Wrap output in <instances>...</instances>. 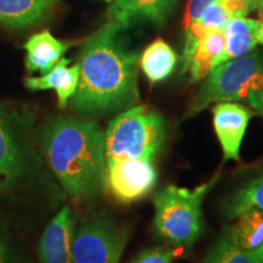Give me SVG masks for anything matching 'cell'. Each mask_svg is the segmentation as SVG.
<instances>
[{
  "mask_svg": "<svg viewBox=\"0 0 263 263\" xmlns=\"http://www.w3.org/2000/svg\"><path fill=\"white\" fill-rule=\"evenodd\" d=\"M122 31L118 25L107 21L82 48L80 82L68 101L78 116H106L139 103V59L121 39Z\"/></svg>",
  "mask_w": 263,
  "mask_h": 263,
  "instance_id": "obj_1",
  "label": "cell"
},
{
  "mask_svg": "<svg viewBox=\"0 0 263 263\" xmlns=\"http://www.w3.org/2000/svg\"><path fill=\"white\" fill-rule=\"evenodd\" d=\"M42 134L50 170L68 195L89 201L106 190L105 133L95 121L55 115Z\"/></svg>",
  "mask_w": 263,
  "mask_h": 263,
  "instance_id": "obj_2",
  "label": "cell"
},
{
  "mask_svg": "<svg viewBox=\"0 0 263 263\" xmlns=\"http://www.w3.org/2000/svg\"><path fill=\"white\" fill-rule=\"evenodd\" d=\"M217 103H244L263 115V51L252 50L213 68L190 101L185 117Z\"/></svg>",
  "mask_w": 263,
  "mask_h": 263,
  "instance_id": "obj_3",
  "label": "cell"
},
{
  "mask_svg": "<svg viewBox=\"0 0 263 263\" xmlns=\"http://www.w3.org/2000/svg\"><path fill=\"white\" fill-rule=\"evenodd\" d=\"M221 178L217 172L211 179L194 189L167 185L154 197V228L157 236L177 248H192L205 229L202 202Z\"/></svg>",
  "mask_w": 263,
  "mask_h": 263,
  "instance_id": "obj_4",
  "label": "cell"
},
{
  "mask_svg": "<svg viewBox=\"0 0 263 263\" xmlns=\"http://www.w3.org/2000/svg\"><path fill=\"white\" fill-rule=\"evenodd\" d=\"M105 133V159H140L154 162L166 140L162 115L146 105H134L108 123Z\"/></svg>",
  "mask_w": 263,
  "mask_h": 263,
  "instance_id": "obj_5",
  "label": "cell"
},
{
  "mask_svg": "<svg viewBox=\"0 0 263 263\" xmlns=\"http://www.w3.org/2000/svg\"><path fill=\"white\" fill-rule=\"evenodd\" d=\"M128 239L127 228L100 213L76 227L70 263H120Z\"/></svg>",
  "mask_w": 263,
  "mask_h": 263,
  "instance_id": "obj_6",
  "label": "cell"
},
{
  "mask_svg": "<svg viewBox=\"0 0 263 263\" xmlns=\"http://www.w3.org/2000/svg\"><path fill=\"white\" fill-rule=\"evenodd\" d=\"M157 183L154 162L140 159H115L106 161V189L123 203L145 197Z\"/></svg>",
  "mask_w": 263,
  "mask_h": 263,
  "instance_id": "obj_7",
  "label": "cell"
},
{
  "mask_svg": "<svg viewBox=\"0 0 263 263\" xmlns=\"http://www.w3.org/2000/svg\"><path fill=\"white\" fill-rule=\"evenodd\" d=\"M15 115L0 104V194L14 188L26 172V155Z\"/></svg>",
  "mask_w": 263,
  "mask_h": 263,
  "instance_id": "obj_8",
  "label": "cell"
},
{
  "mask_svg": "<svg viewBox=\"0 0 263 263\" xmlns=\"http://www.w3.org/2000/svg\"><path fill=\"white\" fill-rule=\"evenodd\" d=\"M212 122L224 161H240V149L254 112L240 103H217L212 106Z\"/></svg>",
  "mask_w": 263,
  "mask_h": 263,
  "instance_id": "obj_9",
  "label": "cell"
},
{
  "mask_svg": "<svg viewBox=\"0 0 263 263\" xmlns=\"http://www.w3.org/2000/svg\"><path fill=\"white\" fill-rule=\"evenodd\" d=\"M76 230L70 207H64L45 227L38 244L42 263H70L71 248Z\"/></svg>",
  "mask_w": 263,
  "mask_h": 263,
  "instance_id": "obj_10",
  "label": "cell"
},
{
  "mask_svg": "<svg viewBox=\"0 0 263 263\" xmlns=\"http://www.w3.org/2000/svg\"><path fill=\"white\" fill-rule=\"evenodd\" d=\"M70 59L62 58L50 71L41 77H28L25 80L29 90H54L59 106L65 108L77 90L80 82V65H70Z\"/></svg>",
  "mask_w": 263,
  "mask_h": 263,
  "instance_id": "obj_11",
  "label": "cell"
},
{
  "mask_svg": "<svg viewBox=\"0 0 263 263\" xmlns=\"http://www.w3.org/2000/svg\"><path fill=\"white\" fill-rule=\"evenodd\" d=\"M108 9V21L127 29L134 21L149 18L155 24H162L177 0H112Z\"/></svg>",
  "mask_w": 263,
  "mask_h": 263,
  "instance_id": "obj_12",
  "label": "cell"
},
{
  "mask_svg": "<svg viewBox=\"0 0 263 263\" xmlns=\"http://www.w3.org/2000/svg\"><path fill=\"white\" fill-rule=\"evenodd\" d=\"M26 50L25 66L29 73L45 74L61 60L70 43L55 38L49 31L33 34L24 45Z\"/></svg>",
  "mask_w": 263,
  "mask_h": 263,
  "instance_id": "obj_13",
  "label": "cell"
},
{
  "mask_svg": "<svg viewBox=\"0 0 263 263\" xmlns=\"http://www.w3.org/2000/svg\"><path fill=\"white\" fill-rule=\"evenodd\" d=\"M261 21L249 18L246 16L232 17L223 27L226 37V47L221 58L217 61L216 67L223 62L244 57L255 50L257 43V34Z\"/></svg>",
  "mask_w": 263,
  "mask_h": 263,
  "instance_id": "obj_14",
  "label": "cell"
},
{
  "mask_svg": "<svg viewBox=\"0 0 263 263\" xmlns=\"http://www.w3.org/2000/svg\"><path fill=\"white\" fill-rule=\"evenodd\" d=\"M221 234L236 248L256 250L263 246V211L249 209L232 219V224L223 228Z\"/></svg>",
  "mask_w": 263,
  "mask_h": 263,
  "instance_id": "obj_15",
  "label": "cell"
},
{
  "mask_svg": "<svg viewBox=\"0 0 263 263\" xmlns=\"http://www.w3.org/2000/svg\"><path fill=\"white\" fill-rule=\"evenodd\" d=\"M55 0H0V24L25 28L42 22L51 11Z\"/></svg>",
  "mask_w": 263,
  "mask_h": 263,
  "instance_id": "obj_16",
  "label": "cell"
},
{
  "mask_svg": "<svg viewBox=\"0 0 263 263\" xmlns=\"http://www.w3.org/2000/svg\"><path fill=\"white\" fill-rule=\"evenodd\" d=\"M226 47V37L223 28L207 32L197 43V47L190 59L188 70L190 83L205 80L221 58Z\"/></svg>",
  "mask_w": 263,
  "mask_h": 263,
  "instance_id": "obj_17",
  "label": "cell"
},
{
  "mask_svg": "<svg viewBox=\"0 0 263 263\" xmlns=\"http://www.w3.org/2000/svg\"><path fill=\"white\" fill-rule=\"evenodd\" d=\"M176 51L163 39L157 38L147 45L139 59V66L151 83H159L168 78L176 68Z\"/></svg>",
  "mask_w": 263,
  "mask_h": 263,
  "instance_id": "obj_18",
  "label": "cell"
},
{
  "mask_svg": "<svg viewBox=\"0 0 263 263\" xmlns=\"http://www.w3.org/2000/svg\"><path fill=\"white\" fill-rule=\"evenodd\" d=\"M249 209H258L263 211V173L254 177L238 190L226 199L223 203V213L229 221Z\"/></svg>",
  "mask_w": 263,
  "mask_h": 263,
  "instance_id": "obj_19",
  "label": "cell"
},
{
  "mask_svg": "<svg viewBox=\"0 0 263 263\" xmlns=\"http://www.w3.org/2000/svg\"><path fill=\"white\" fill-rule=\"evenodd\" d=\"M201 263H263V246L246 251L236 248L221 234Z\"/></svg>",
  "mask_w": 263,
  "mask_h": 263,
  "instance_id": "obj_20",
  "label": "cell"
},
{
  "mask_svg": "<svg viewBox=\"0 0 263 263\" xmlns=\"http://www.w3.org/2000/svg\"><path fill=\"white\" fill-rule=\"evenodd\" d=\"M229 18H232V16L224 9V6L218 0H215L209 6H206V9L203 10L202 14L200 15V17L196 21L202 27H205L207 31H212V29L224 27Z\"/></svg>",
  "mask_w": 263,
  "mask_h": 263,
  "instance_id": "obj_21",
  "label": "cell"
},
{
  "mask_svg": "<svg viewBox=\"0 0 263 263\" xmlns=\"http://www.w3.org/2000/svg\"><path fill=\"white\" fill-rule=\"evenodd\" d=\"M176 251L164 246H155L139 252L129 263H173Z\"/></svg>",
  "mask_w": 263,
  "mask_h": 263,
  "instance_id": "obj_22",
  "label": "cell"
},
{
  "mask_svg": "<svg viewBox=\"0 0 263 263\" xmlns=\"http://www.w3.org/2000/svg\"><path fill=\"white\" fill-rule=\"evenodd\" d=\"M213 2H215V0H188L183 18L184 29L188 28L192 22L199 18L203 10L206 9V6H209Z\"/></svg>",
  "mask_w": 263,
  "mask_h": 263,
  "instance_id": "obj_23",
  "label": "cell"
},
{
  "mask_svg": "<svg viewBox=\"0 0 263 263\" xmlns=\"http://www.w3.org/2000/svg\"><path fill=\"white\" fill-rule=\"evenodd\" d=\"M218 2L224 6V9L229 12L232 17L246 16L251 12L245 0H218Z\"/></svg>",
  "mask_w": 263,
  "mask_h": 263,
  "instance_id": "obj_24",
  "label": "cell"
},
{
  "mask_svg": "<svg viewBox=\"0 0 263 263\" xmlns=\"http://www.w3.org/2000/svg\"><path fill=\"white\" fill-rule=\"evenodd\" d=\"M0 263H11L8 242L2 235V233H0Z\"/></svg>",
  "mask_w": 263,
  "mask_h": 263,
  "instance_id": "obj_25",
  "label": "cell"
},
{
  "mask_svg": "<svg viewBox=\"0 0 263 263\" xmlns=\"http://www.w3.org/2000/svg\"><path fill=\"white\" fill-rule=\"evenodd\" d=\"M246 4L249 5V8L251 11H254V10H258L259 5H261V0H245Z\"/></svg>",
  "mask_w": 263,
  "mask_h": 263,
  "instance_id": "obj_26",
  "label": "cell"
},
{
  "mask_svg": "<svg viewBox=\"0 0 263 263\" xmlns=\"http://www.w3.org/2000/svg\"><path fill=\"white\" fill-rule=\"evenodd\" d=\"M257 43L263 45V21H261V26H259L258 34H257Z\"/></svg>",
  "mask_w": 263,
  "mask_h": 263,
  "instance_id": "obj_27",
  "label": "cell"
},
{
  "mask_svg": "<svg viewBox=\"0 0 263 263\" xmlns=\"http://www.w3.org/2000/svg\"><path fill=\"white\" fill-rule=\"evenodd\" d=\"M257 11L259 12V15H261L262 17H263V0H261V5H259V8H258Z\"/></svg>",
  "mask_w": 263,
  "mask_h": 263,
  "instance_id": "obj_28",
  "label": "cell"
},
{
  "mask_svg": "<svg viewBox=\"0 0 263 263\" xmlns=\"http://www.w3.org/2000/svg\"><path fill=\"white\" fill-rule=\"evenodd\" d=\"M106 2H112V0H106Z\"/></svg>",
  "mask_w": 263,
  "mask_h": 263,
  "instance_id": "obj_29",
  "label": "cell"
}]
</instances>
